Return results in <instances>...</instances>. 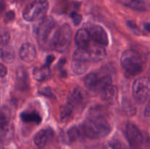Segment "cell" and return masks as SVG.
<instances>
[{
  "label": "cell",
  "instance_id": "4dcf8cb0",
  "mask_svg": "<svg viewBox=\"0 0 150 149\" xmlns=\"http://www.w3.org/2000/svg\"><path fill=\"white\" fill-rule=\"evenodd\" d=\"M15 16H16V15H15V13L13 11L7 12L5 14V16H4V21L5 23H9V22L13 21L15 18Z\"/></svg>",
  "mask_w": 150,
  "mask_h": 149
},
{
  "label": "cell",
  "instance_id": "5bb4252c",
  "mask_svg": "<svg viewBox=\"0 0 150 149\" xmlns=\"http://www.w3.org/2000/svg\"><path fill=\"white\" fill-rule=\"evenodd\" d=\"M88 50L90 53L91 59L92 61H100L103 59L105 56V50L104 49L103 46L95 43V45H89Z\"/></svg>",
  "mask_w": 150,
  "mask_h": 149
},
{
  "label": "cell",
  "instance_id": "603a6c76",
  "mask_svg": "<svg viewBox=\"0 0 150 149\" xmlns=\"http://www.w3.org/2000/svg\"><path fill=\"white\" fill-rule=\"evenodd\" d=\"M122 110L125 114H127L129 116H133L136 114V108L133 105V104L130 102V101L127 100V99H124L122 101Z\"/></svg>",
  "mask_w": 150,
  "mask_h": 149
},
{
  "label": "cell",
  "instance_id": "4fadbf2b",
  "mask_svg": "<svg viewBox=\"0 0 150 149\" xmlns=\"http://www.w3.org/2000/svg\"><path fill=\"white\" fill-rule=\"evenodd\" d=\"M75 39L79 48H88L90 43V34L87 29H81L76 32Z\"/></svg>",
  "mask_w": 150,
  "mask_h": 149
},
{
  "label": "cell",
  "instance_id": "7a4b0ae2",
  "mask_svg": "<svg viewBox=\"0 0 150 149\" xmlns=\"http://www.w3.org/2000/svg\"><path fill=\"white\" fill-rule=\"evenodd\" d=\"M121 65L126 74L135 76L143 71L144 62L139 52L130 49L122 54Z\"/></svg>",
  "mask_w": 150,
  "mask_h": 149
},
{
  "label": "cell",
  "instance_id": "6da1fadb",
  "mask_svg": "<svg viewBox=\"0 0 150 149\" xmlns=\"http://www.w3.org/2000/svg\"><path fill=\"white\" fill-rule=\"evenodd\" d=\"M85 137L98 139L105 137L111 131V126L102 114L93 113L90 118L84 121L81 125Z\"/></svg>",
  "mask_w": 150,
  "mask_h": 149
},
{
  "label": "cell",
  "instance_id": "30bf717a",
  "mask_svg": "<svg viewBox=\"0 0 150 149\" xmlns=\"http://www.w3.org/2000/svg\"><path fill=\"white\" fill-rule=\"evenodd\" d=\"M37 51L35 45L30 42H25L19 49V56L26 62H32L36 58Z\"/></svg>",
  "mask_w": 150,
  "mask_h": 149
},
{
  "label": "cell",
  "instance_id": "8fae6325",
  "mask_svg": "<svg viewBox=\"0 0 150 149\" xmlns=\"http://www.w3.org/2000/svg\"><path fill=\"white\" fill-rule=\"evenodd\" d=\"M53 135H54V131L51 129H41L35 135L34 142L38 147L43 148L52 139Z\"/></svg>",
  "mask_w": 150,
  "mask_h": 149
},
{
  "label": "cell",
  "instance_id": "484cf974",
  "mask_svg": "<svg viewBox=\"0 0 150 149\" xmlns=\"http://www.w3.org/2000/svg\"><path fill=\"white\" fill-rule=\"evenodd\" d=\"M10 118V113L9 110L6 107H3L1 110V118H0V124L1 128L8 125Z\"/></svg>",
  "mask_w": 150,
  "mask_h": 149
},
{
  "label": "cell",
  "instance_id": "e575fe53",
  "mask_svg": "<svg viewBox=\"0 0 150 149\" xmlns=\"http://www.w3.org/2000/svg\"><path fill=\"white\" fill-rule=\"evenodd\" d=\"M144 29L146 32L150 33V23H145L144 24Z\"/></svg>",
  "mask_w": 150,
  "mask_h": 149
},
{
  "label": "cell",
  "instance_id": "7402d4cb",
  "mask_svg": "<svg viewBox=\"0 0 150 149\" xmlns=\"http://www.w3.org/2000/svg\"><path fill=\"white\" fill-rule=\"evenodd\" d=\"M67 135H68L69 140L71 142L79 141V140H82L83 137H86L83 134L81 127H73L68 130Z\"/></svg>",
  "mask_w": 150,
  "mask_h": 149
},
{
  "label": "cell",
  "instance_id": "d6a6232c",
  "mask_svg": "<svg viewBox=\"0 0 150 149\" xmlns=\"http://www.w3.org/2000/svg\"><path fill=\"white\" fill-rule=\"evenodd\" d=\"M144 114L147 117L150 116V100L149 101V102H148L147 105H146V109H145V111H144Z\"/></svg>",
  "mask_w": 150,
  "mask_h": 149
},
{
  "label": "cell",
  "instance_id": "e0dca14e",
  "mask_svg": "<svg viewBox=\"0 0 150 149\" xmlns=\"http://www.w3.org/2000/svg\"><path fill=\"white\" fill-rule=\"evenodd\" d=\"M34 78L38 81H43L46 80L51 75V70H50L49 66L44 65L42 67H37L34 68L32 71Z\"/></svg>",
  "mask_w": 150,
  "mask_h": 149
},
{
  "label": "cell",
  "instance_id": "9c48e42d",
  "mask_svg": "<svg viewBox=\"0 0 150 149\" xmlns=\"http://www.w3.org/2000/svg\"><path fill=\"white\" fill-rule=\"evenodd\" d=\"M90 34L91 39L97 44L102 45V46H107L108 45V37L105 29L101 26L97 24L91 25L87 29Z\"/></svg>",
  "mask_w": 150,
  "mask_h": 149
},
{
  "label": "cell",
  "instance_id": "3957f363",
  "mask_svg": "<svg viewBox=\"0 0 150 149\" xmlns=\"http://www.w3.org/2000/svg\"><path fill=\"white\" fill-rule=\"evenodd\" d=\"M48 0H33L24 7L22 13L23 18L26 21H35L45 18L48 10Z\"/></svg>",
  "mask_w": 150,
  "mask_h": 149
},
{
  "label": "cell",
  "instance_id": "83f0119b",
  "mask_svg": "<svg viewBox=\"0 0 150 149\" xmlns=\"http://www.w3.org/2000/svg\"><path fill=\"white\" fill-rule=\"evenodd\" d=\"M70 17H71L72 20H73V23L75 25H79L82 20V15H81L79 14V13L73 12L70 14Z\"/></svg>",
  "mask_w": 150,
  "mask_h": 149
},
{
  "label": "cell",
  "instance_id": "277c9868",
  "mask_svg": "<svg viewBox=\"0 0 150 149\" xmlns=\"http://www.w3.org/2000/svg\"><path fill=\"white\" fill-rule=\"evenodd\" d=\"M111 75L103 72L89 73L83 79L85 86L92 91H102L111 84Z\"/></svg>",
  "mask_w": 150,
  "mask_h": 149
},
{
  "label": "cell",
  "instance_id": "1f68e13d",
  "mask_svg": "<svg viewBox=\"0 0 150 149\" xmlns=\"http://www.w3.org/2000/svg\"><path fill=\"white\" fill-rule=\"evenodd\" d=\"M7 72V67L4 65V64H1V66H0V74H1V77L3 78L6 76Z\"/></svg>",
  "mask_w": 150,
  "mask_h": 149
},
{
  "label": "cell",
  "instance_id": "9a60e30c",
  "mask_svg": "<svg viewBox=\"0 0 150 149\" xmlns=\"http://www.w3.org/2000/svg\"><path fill=\"white\" fill-rule=\"evenodd\" d=\"M16 84L18 89L24 90L27 89L28 84V74L26 70L23 67H20L16 71Z\"/></svg>",
  "mask_w": 150,
  "mask_h": 149
},
{
  "label": "cell",
  "instance_id": "cb8c5ba5",
  "mask_svg": "<svg viewBox=\"0 0 150 149\" xmlns=\"http://www.w3.org/2000/svg\"><path fill=\"white\" fill-rule=\"evenodd\" d=\"M73 110H74V108L68 104L62 107L61 109H60V118H61L62 121H65L66 120L70 118V117L73 114Z\"/></svg>",
  "mask_w": 150,
  "mask_h": 149
},
{
  "label": "cell",
  "instance_id": "7c38bea8",
  "mask_svg": "<svg viewBox=\"0 0 150 149\" xmlns=\"http://www.w3.org/2000/svg\"><path fill=\"white\" fill-rule=\"evenodd\" d=\"M101 96L104 102L108 105H114L117 100L118 89L114 85H109L101 91Z\"/></svg>",
  "mask_w": 150,
  "mask_h": 149
},
{
  "label": "cell",
  "instance_id": "44dd1931",
  "mask_svg": "<svg viewBox=\"0 0 150 149\" xmlns=\"http://www.w3.org/2000/svg\"><path fill=\"white\" fill-rule=\"evenodd\" d=\"M1 58L4 63H7V64L13 63L16 58V53L13 48L8 46H5L1 48Z\"/></svg>",
  "mask_w": 150,
  "mask_h": 149
},
{
  "label": "cell",
  "instance_id": "836d02e7",
  "mask_svg": "<svg viewBox=\"0 0 150 149\" xmlns=\"http://www.w3.org/2000/svg\"><path fill=\"white\" fill-rule=\"evenodd\" d=\"M54 60V56H48L47 57V58H46V64H45V65L49 66L50 64H51V63Z\"/></svg>",
  "mask_w": 150,
  "mask_h": 149
},
{
  "label": "cell",
  "instance_id": "ffe728a7",
  "mask_svg": "<svg viewBox=\"0 0 150 149\" xmlns=\"http://www.w3.org/2000/svg\"><path fill=\"white\" fill-rule=\"evenodd\" d=\"M124 6L138 11H144L146 5L144 0H117Z\"/></svg>",
  "mask_w": 150,
  "mask_h": 149
},
{
  "label": "cell",
  "instance_id": "ac0fdd59",
  "mask_svg": "<svg viewBox=\"0 0 150 149\" xmlns=\"http://www.w3.org/2000/svg\"><path fill=\"white\" fill-rule=\"evenodd\" d=\"M82 100H83V95H82L81 90L79 88H75L69 94L67 104L75 108L81 104Z\"/></svg>",
  "mask_w": 150,
  "mask_h": 149
},
{
  "label": "cell",
  "instance_id": "d4e9b609",
  "mask_svg": "<svg viewBox=\"0 0 150 149\" xmlns=\"http://www.w3.org/2000/svg\"><path fill=\"white\" fill-rule=\"evenodd\" d=\"M103 149H125V145L118 139H112L107 142L104 145Z\"/></svg>",
  "mask_w": 150,
  "mask_h": 149
},
{
  "label": "cell",
  "instance_id": "f1b7e54d",
  "mask_svg": "<svg viewBox=\"0 0 150 149\" xmlns=\"http://www.w3.org/2000/svg\"><path fill=\"white\" fill-rule=\"evenodd\" d=\"M127 25L128 26V27L133 31V32L136 34H138L140 33V30H139V28L138 27V26L136 25V23H135L133 20H128L127 22Z\"/></svg>",
  "mask_w": 150,
  "mask_h": 149
},
{
  "label": "cell",
  "instance_id": "ba28073f",
  "mask_svg": "<svg viewBox=\"0 0 150 149\" xmlns=\"http://www.w3.org/2000/svg\"><path fill=\"white\" fill-rule=\"evenodd\" d=\"M126 136L129 143L133 148H139L143 143L142 132L136 125L132 123H127L125 128Z\"/></svg>",
  "mask_w": 150,
  "mask_h": 149
},
{
  "label": "cell",
  "instance_id": "8992f818",
  "mask_svg": "<svg viewBox=\"0 0 150 149\" xmlns=\"http://www.w3.org/2000/svg\"><path fill=\"white\" fill-rule=\"evenodd\" d=\"M133 96L136 102L143 104L150 96V80L148 77H139L133 85Z\"/></svg>",
  "mask_w": 150,
  "mask_h": 149
},
{
  "label": "cell",
  "instance_id": "2e32d148",
  "mask_svg": "<svg viewBox=\"0 0 150 149\" xmlns=\"http://www.w3.org/2000/svg\"><path fill=\"white\" fill-rule=\"evenodd\" d=\"M90 66V61H83L79 59H73L72 61L71 68L76 74L80 75L86 72Z\"/></svg>",
  "mask_w": 150,
  "mask_h": 149
},
{
  "label": "cell",
  "instance_id": "5b68a950",
  "mask_svg": "<svg viewBox=\"0 0 150 149\" xmlns=\"http://www.w3.org/2000/svg\"><path fill=\"white\" fill-rule=\"evenodd\" d=\"M72 37V30L68 23H64L56 30L51 41V46L58 52H63L68 48Z\"/></svg>",
  "mask_w": 150,
  "mask_h": 149
},
{
  "label": "cell",
  "instance_id": "f546056e",
  "mask_svg": "<svg viewBox=\"0 0 150 149\" xmlns=\"http://www.w3.org/2000/svg\"><path fill=\"white\" fill-rule=\"evenodd\" d=\"M10 34L7 31L1 32V45H6L10 41Z\"/></svg>",
  "mask_w": 150,
  "mask_h": 149
},
{
  "label": "cell",
  "instance_id": "52a82bcc",
  "mask_svg": "<svg viewBox=\"0 0 150 149\" xmlns=\"http://www.w3.org/2000/svg\"><path fill=\"white\" fill-rule=\"evenodd\" d=\"M56 22L53 18L48 16L42 19L41 23L38 26L36 30L37 38L40 46H43L47 43L48 38L54 32Z\"/></svg>",
  "mask_w": 150,
  "mask_h": 149
},
{
  "label": "cell",
  "instance_id": "d6986e66",
  "mask_svg": "<svg viewBox=\"0 0 150 149\" xmlns=\"http://www.w3.org/2000/svg\"><path fill=\"white\" fill-rule=\"evenodd\" d=\"M21 119L25 123H35L39 124L42 121V118L36 111H25L21 113Z\"/></svg>",
  "mask_w": 150,
  "mask_h": 149
},
{
  "label": "cell",
  "instance_id": "4316f807",
  "mask_svg": "<svg viewBox=\"0 0 150 149\" xmlns=\"http://www.w3.org/2000/svg\"><path fill=\"white\" fill-rule=\"evenodd\" d=\"M1 129V140H9L13 137V128L10 125H7Z\"/></svg>",
  "mask_w": 150,
  "mask_h": 149
}]
</instances>
